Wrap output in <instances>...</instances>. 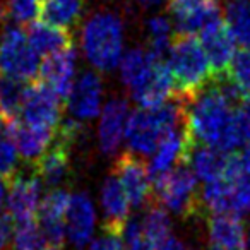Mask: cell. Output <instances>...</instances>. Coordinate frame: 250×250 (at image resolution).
I'll use <instances>...</instances> for the list:
<instances>
[{
    "label": "cell",
    "instance_id": "obj_1",
    "mask_svg": "<svg viewBox=\"0 0 250 250\" xmlns=\"http://www.w3.org/2000/svg\"><path fill=\"white\" fill-rule=\"evenodd\" d=\"M235 108L216 81L206 89L185 100L184 132L194 143L211 146L223 153L240 149L238 130L235 124Z\"/></svg>",
    "mask_w": 250,
    "mask_h": 250
},
{
    "label": "cell",
    "instance_id": "obj_2",
    "mask_svg": "<svg viewBox=\"0 0 250 250\" xmlns=\"http://www.w3.org/2000/svg\"><path fill=\"white\" fill-rule=\"evenodd\" d=\"M185 120V100L178 94L160 106L139 108L129 115L125 139L129 151L137 156H151L160 143Z\"/></svg>",
    "mask_w": 250,
    "mask_h": 250
},
{
    "label": "cell",
    "instance_id": "obj_3",
    "mask_svg": "<svg viewBox=\"0 0 250 250\" xmlns=\"http://www.w3.org/2000/svg\"><path fill=\"white\" fill-rule=\"evenodd\" d=\"M167 65L178 89V96L190 100L214 81L209 59L195 35L177 33L168 48Z\"/></svg>",
    "mask_w": 250,
    "mask_h": 250
},
{
    "label": "cell",
    "instance_id": "obj_4",
    "mask_svg": "<svg viewBox=\"0 0 250 250\" xmlns=\"http://www.w3.org/2000/svg\"><path fill=\"white\" fill-rule=\"evenodd\" d=\"M84 55L94 69L110 72L124 55V24L113 12H96L87 19L81 33Z\"/></svg>",
    "mask_w": 250,
    "mask_h": 250
},
{
    "label": "cell",
    "instance_id": "obj_5",
    "mask_svg": "<svg viewBox=\"0 0 250 250\" xmlns=\"http://www.w3.org/2000/svg\"><path fill=\"white\" fill-rule=\"evenodd\" d=\"M153 201L184 218L197 216L201 209H204L197 188V177L194 170L182 161L153 180Z\"/></svg>",
    "mask_w": 250,
    "mask_h": 250
},
{
    "label": "cell",
    "instance_id": "obj_6",
    "mask_svg": "<svg viewBox=\"0 0 250 250\" xmlns=\"http://www.w3.org/2000/svg\"><path fill=\"white\" fill-rule=\"evenodd\" d=\"M40 72V55L19 26H9L0 35V74L18 81H33Z\"/></svg>",
    "mask_w": 250,
    "mask_h": 250
},
{
    "label": "cell",
    "instance_id": "obj_7",
    "mask_svg": "<svg viewBox=\"0 0 250 250\" xmlns=\"http://www.w3.org/2000/svg\"><path fill=\"white\" fill-rule=\"evenodd\" d=\"M65 101L53 93L42 81L31 83L26 86L24 100L21 104V120L40 129L52 130L57 134L60 124L63 120L62 104Z\"/></svg>",
    "mask_w": 250,
    "mask_h": 250
},
{
    "label": "cell",
    "instance_id": "obj_8",
    "mask_svg": "<svg viewBox=\"0 0 250 250\" xmlns=\"http://www.w3.org/2000/svg\"><path fill=\"white\" fill-rule=\"evenodd\" d=\"M113 173L124 185L132 208L141 209L153 202V182L149 177V170L137 154L130 151L122 153L115 161Z\"/></svg>",
    "mask_w": 250,
    "mask_h": 250
},
{
    "label": "cell",
    "instance_id": "obj_9",
    "mask_svg": "<svg viewBox=\"0 0 250 250\" xmlns=\"http://www.w3.org/2000/svg\"><path fill=\"white\" fill-rule=\"evenodd\" d=\"M168 12L182 35H199L206 26L221 19L218 0H168Z\"/></svg>",
    "mask_w": 250,
    "mask_h": 250
},
{
    "label": "cell",
    "instance_id": "obj_10",
    "mask_svg": "<svg viewBox=\"0 0 250 250\" xmlns=\"http://www.w3.org/2000/svg\"><path fill=\"white\" fill-rule=\"evenodd\" d=\"M40 194H42V180L36 175L18 173L9 182L7 194V212L14 223H24L38 219Z\"/></svg>",
    "mask_w": 250,
    "mask_h": 250
},
{
    "label": "cell",
    "instance_id": "obj_11",
    "mask_svg": "<svg viewBox=\"0 0 250 250\" xmlns=\"http://www.w3.org/2000/svg\"><path fill=\"white\" fill-rule=\"evenodd\" d=\"M199 42H201L202 48H204L206 55H208L214 77L226 76L229 63H231L233 57H235L236 43L229 35L223 18L206 26L199 33Z\"/></svg>",
    "mask_w": 250,
    "mask_h": 250
},
{
    "label": "cell",
    "instance_id": "obj_12",
    "mask_svg": "<svg viewBox=\"0 0 250 250\" xmlns=\"http://www.w3.org/2000/svg\"><path fill=\"white\" fill-rule=\"evenodd\" d=\"M74 141L76 139L57 132L52 146L35 163V175L46 187L55 188L67 178L70 171V147Z\"/></svg>",
    "mask_w": 250,
    "mask_h": 250
},
{
    "label": "cell",
    "instance_id": "obj_13",
    "mask_svg": "<svg viewBox=\"0 0 250 250\" xmlns=\"http://www.w3.org/2000/svg\"><path fill=\"white\" fill-rule=\"evenodd\" d=\"M38 74L43 84H46L53 93H57L63 101H67L74 86V76H76L74 46L45 57V60L40 63Z\"/></svg>",
    "mask_w": 250,
    "mask_h": 250
},
{
    "label": "cell",
    "instance_id": "obj_14",
    "mask_svg": "<svg viewBox=\"0 0 250 250\" xmlns=\"http://www.w3.org/2000/svg\"><path fill=\"white\" fill-rule=\"evenodd\" d=\"M70 202V194L63 188H53L43 197L38 209V223L46 236L48 245L60 247L67 235L65 212Z\"/></svg>",
    "mask_w": 250,
    "mask_h": 250
},
{
    "label": "cell",
    "instance_id": "obj_15",
    "mask_svg": "<svg viewBox=\"0 0 250 250\" xmlns=\"http://www.w3.org/2000/svg\"><path fill=\"white\" fill-rule=\"evenodd\" d=\"M101 208L104 214L103 231L124 235L125 225L129 221L130 202L124 185L115 173H111L101 187Z\"/></svg>",
    "mask_w": 250,
    "mask_h": 250
},
{
    "label": "cell",
    "instance_id": "obj_16",
    "mask_svg": "<svg viewBox=\"0 0 250 250\" xmlns=\"http://www.w3.org/2000/svg\"><path fill=\"white\" fill-rule=\"evenodd\" d=\"M129 115V103L122 98H113L103 106L98 129L101 153L115 154L118 151L125 137Z\"/></svg>",
    "mask_w": 250,
    "mask_h": 250
},
{
    "label": "cell",
    "instance_id": "obj_17",
    "mask_svg": "<svg viewBox=\"0 0 250 250\" xmlns=\"http://www.w3.org/2000/svg\"><path fill=\"white\" fill-rule=\"evenodd\" d=\"M103 86L96 72H84L74 83L67 98V108L76 120H89L100 113Z\"/></svg>",
    "mask_w": 250,
    "mask_h": 250
},
{
    "label": "cell",
    "instance_id": "obj_18",
    "mask_svg": "<svg viewBox=\"0 0 250 250\" xmlns=\"http://www.w3.org/2000/svg\"><path fill=\"white\" fill-rule=\"evenodd\" d=\"M226 160H228V153H223V151L206 146V144L194 143L185 136V149L182 163H187L194 170L195 177L204 184L223 177Z\"/></svg>",
    "mask_w": 250,
    "mask_h": 250
},
{
    "label": "cell",
    "instance_id": "obj_19",
    "mask_svg": "<svg viewBox=\"0 0 250 250\" xmlns=\"http://www.w3.org/2000/svg\"><path fill=\"white\" fill-rule=\"evenodd\" d=\"M173 77L163 59H158L149 76L136 89L130 91V96L139 103L141 108L160 106L173 98Z\"/></svg>",
    "mask_w": 250,
    "mask_h": 250
},
{
    "label": "cell",
    "instance_id": "obj_20",
    "mask_svg": "<svg viewBox=\"0 0 250 250\" xmlns=\"http://www.w3.org/2000/svg\"><path fill=\"white\" fill-rule=\"evenodd\" d=\"M7 124L12 139H14V144L18 147L19 156L28 161V163L35 165L55 141V132L29 125L26 122L19 120V118L9 120Z\"/></svg>",
    "mask_w": 250,
    "mask_h": 250
},
{
    "label": "cell",
    "instance_id": "obj_21",
    "mask_svg": "<svg viewBox=\"0 0 250 250\" xmlns=\"http://www.w3.org/2000/svg\"><path fill=\"white\" fill-rule=\"evenodd\" d=\"M67 236L77 249H84L93 238L94 229V208L86 194L70 195L69 208L65 212Z\"/></svg>",
    "mask_w": 250,
    "mask_h": 250
},
{
    "label": "cell",
    "instance_id": "obj_22",
    "mask_svg": "<svg viewBox=\"0 0 250 250\" xmlns=\"http://www.w3.org/2000/svg\"><path fill=\"white\" fill-rule=\"evenodd\" d=\"M26 35L40 57H48L60 50H65L74 46V36L70 31L60 29L48 22L33 21L26 28Z\"/></svg>",
    "mask_w": 250,
    "mask_h": 250
},
{
    "label": "cell",
    "instance_id": "obj_23",
    "mask_svg": "<svg viewBox=\"0 0 250 250\" xmlns=\"http://www.w3.org/2000/svg\"><path fill=\"white\" fill-rule=\"evenodd\" d=\"M208 226L211 245H219L235 250H247V229L238 216L211 214Z\"/></svg>",
    "mask_w": 250,
    "mask_h": 250
},
{
    "label": "cell",
    "instance_id": "obj_24",
    "mask_svg": "<svg viewBox=\"0 0 250 250\" xmlns=\"http://www.w3.org/2000/svg\"><path fill=\"white\" fill-rule=\"evenodd\" d=\"M184 149H185V134H184V125H182L180 129L168 134L160 143V146L156 147V151L151 154V161L147 165L151 182L156 177H160V175H163L165 171L171 170L177 163H180L184 160Z\"/></svg>",
    "mask_w": 250,
    "mask_h": 250
},
{
    "label": "cell",
    "instance_id": "obj_25",
    "mask_svg": "<svg viewBox=\"0 0 250 250\" xmlns=\"http://www.w3.org/2000/svg\"><path fill=\"white\" fill-rule=\"evenodd\" d=\"M84 4L86 0H43L40 16L48 24L72 33L83 18Z\"/></svg>",
    "mask_w": 250,
    "mask_h": 250
},
{
    "label": "cell",
    "instance_id": "obj_26",
    "mask_svg": "<svg viewBox=\"0 0 250 250\" xmlns=\"http://www.w3.org/2000/svg\"><path fill=\"white\" fill-rule=\"evenodd\" d=\"M158 59H163V57H158L153 52H149V50L143 48H132L125 55H122L120 76L124 84L127 86V89H129V93L132 89H136L149 76L151 69H153L154 62Z\"/></svg>",
    "mask_w": 250,
    "mask_h": 250
},
{
    "label": "cell",
    "instance_id": "obj_27",
    "mask_svg": "<svg viewBox=\"0 0 250 250\" xmlns=\"http://www.w3.org/2000/svg\"><path fill=\"white\" fill-rule=\"evenodd\" d=\"M223 21L236 45L250 48V0H228Z\"/></svg>",
    "mask_w": 250,
    "mask_h": 250
},
{
    "label": "cell",
    "instance_id": "obj_28",
    "mask_svg": "<svg viewBox=\"0 0 250 250\" xmlns=\"http://www.w3.org/2000/svg\"><path fill=\"white\" fill-rule=\"evenodd\" d=\"M141 225H143L144 236L149 240V243L154 247V250H156V247L161 245L171 233L170 216H168L167 209L156 201L147 204V211H146V214H144Z\"/></svg>",
    "mask_w": 250,
    "mask_h": 250
},
{
    "label": "cell",
    "instance_id": "obj_29",
    "mask_svg": "<svg viewBox=\"0 0 250 250\" xmlns=\"http://www.w3.org/2000/svg\"><path fill=\"white\" fill-rule=\"evenodd\" d=\"M26 86L28 84H24L22 81L2 76L0 79V118L9 122L19 117Z\"/></svg>",
    "mask_w": 250,
    "mask_h": 250
},
{
    "label": "cell",
    "instance_id": "obj_30",
    "mask_svg": "<svg viewBox=\"0 0 250 250\" xmlns=\"http://www.w3.org/2000/svg\"><path fill=\"white\" fill-rule=\"evenodd\" d=\"M19 173V153L9 130V124L0 118V177L11 182Z\"/></svg>",
    "mask_w": 250,
    "mask_h": 250
},
{
    "label": "cell",
    "instance_id": "obj_31",
    "mask_svg": "<svg viewBox=\"0 0 250 250\" xmlns=\"http://www.w3.org/2000/svg\"><path fill=\"white\" fill-rule=\"evenodd\" d=\"M48 242L40 226L38 219L24 223H16L12 249L14 250H45Z\"/></svg>",
    "mask_w": 250,
    "mask_h": 250
},
{
    "label": "cell",
    "instance_id": "obj_32",
    "mask_svg": "<svg viewBox=\"0 0 250 250\" xmlns=\"http://www.w3.org/2000/svg\"><path fill=\"white\" fill-rule=\"evenodd\" d=\"M173 38V24L170 22V19L165 16H156V18L149 19L147 22V42H149L147 50L149 52H153L158 57H163V53L170 48Z\"/></svg>",
    "mask_w": 250,
    "mask_h": 250
},
{
    "label": "cell",
    "instance_id": "obj_33",
    "mask_svg": "<svg viewBox=\"0 0 250 250\" xmlns=\"http://www.w3.org/2000/svg\"><path fill=\"white\" fill-rule=\"evenodd\" d=\"M226 77L235 84L243 100H250V48H242L235 53Z\"/></svg>",
    "mask_w": 250,
    "mask_h": 250
},
{
    "label": "cell",
    "instance_id": "obj_34",
    "mask_svg": "<svg viewBox=\"0 0 250 250\" xmlns=\"http://www.w3.org/2000/svg\"><path fill=\"white\" fill-rule=\"evenodd\" d=\"M2 11L5 19H11L18 26L36 21L42 11L40 0H2Z\"/></svg>",
    "mask_w": 250,
    "mask_h": 250
},
{
    "label": "cell",
    "instance_id": "obj_35",
    "mask_svg": "<svg viewBox=\"0 0 250 250\" xmlns=\"http://www.w3.org/2000/svg\"><path fill=\"white\" fill-rule=\"evenodd\" d=\"M124 238L125 250H154V247L149 243V240L144 236L141 219L137 218H132L127 221L124 229Z\"/></svg>",
    "mask_w": 250,
    "mask_h": 250
},
{
    "label": "cell",
    "instance_id": "obj_36",
    "mask_svg": "<svg viewBox=\"0 0 250 250\" xmlns=\"http://www.w3.org/2000/svg\"><path fill=\"white\" fill-rule=\"evenodd\" d=\"M235 124L243 147H250V100H243L235 108Z\"/></svg>",
    "mask_w": 250,
    "mask_h": 250
},
{
    "label": "cell",
    "instance_id": "obj_37",
    "mask_svg": "<svg viewBox=\"0 0 250 250\" xmlns=\"http://www.w3.org/2000/svg\"><path fill=\"white\" fill-rule=\"evenodd\" d=\"M124 235H115V233L103 231L100 238H96L91 245V250H125Z\"/></svg>",
    "mask_w": 250,
    "mask_h": 250
},
{
    "label": "cell",
    "instance_id": "obj_38",
    "mask_svg": "<svg viewBox=\"0 0 250 250\" xmlns=\"http://www.w3.org/2000/svg\"><path fill=\"white\" fill-rule=\"evenodd\" d=\"M14 228H16V223L9 212L0 214V250H5L9 247V243L12 242Z\"/></svg>",
    "mask_w": 250,
    "mask_h": 250
},
{
    "label": "cell",
    "instance_id": "obj_39",
    "mask_svg": "<svg viewBox=\"0 0 250 250\" xmlns=\"http://www.w3.org/2000/svg\"><path fill=\"white\" fill-rule=\"evenodd\" d=\"M156 250H190L187 245H185L184 242H180V240L177 238V236H168L167 240H165L161 245L156 247Z\"/></svg>",
    "mask_w": 250,
    "mask_h": 250
},
{
    "label": "cell",
    "instance_id": "obj_40",
    "mask_svg": "<svg viewBox=\"0 0 250 250\" xmlns=\"http://www.w3.org/2000/svg\"><path fill=\"white\" fill-rule=\"evenodd\" d=\"M9 190V182L5 178L0 177V214H2V206H4L5 192Z\"/></svg>",
    "mask_w": 250,
    "mask_h": 250
},
{
    "label": "cell",
    "instance_id": "obj_41",
    "mask_svg": "<svg viewBox=\"0 0 250 250\" xmlns=\"http://www.w3.org/2000/svg\"><path fill=\"white\" fill-rule=\"evenodd\" d=\"M143 7H153V5H156V4H160L161 0H137Z\"/></svg>",
    "mask_w": 250,
    "mask_h": 250
},
{
    "label": "cell",
    "instance_id": "obj_42",
    "mask_svg": "<svg viewBox=\"0 0 250 250\" xmlns=\"http://www.w3.org/2000/svg\"><path fill=\"white\" fill-rule=\"evenodd\" d=\"M209 250H235V249H226V247H219V245H211Z\"/></svg>",
    "mask_w": 250,
    "mask_h": 250
},
{
    "label": "cell",
    "instance_id": "obj_43",
    "mask_svg": "<svg viewBox=\"0 0 250 250\" xmlns=\"http://www.w3.org/2000/svg\"><path fill=\"white\" fill-rule=\"evenodd\" d=\"M4 19H5V16H4V11H2V0H0V24H2Z\"/></svg>",
    "mask_w": 250,
    "mask_h": 250
},
{
    "label": "cell",
    "instance_id": "obj_44",
    "mask_svg": "<svg viewBox=\"0 0 250 250\" xmlns=\"http://www.w3.org/2000/svg\"><path fill=\"white\" fill-rule=\"evenodd\" d=\"M45 250H62V247H57V245H50V247H46Z\"/></svg>",
    "mask_w": 250,
    "mask_h": 250
}]
</instances>
